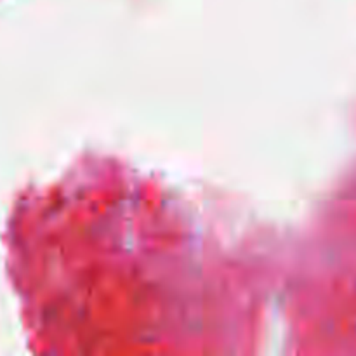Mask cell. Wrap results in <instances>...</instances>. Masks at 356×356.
Masks as SVG:
<instances>
[]
</instances>
